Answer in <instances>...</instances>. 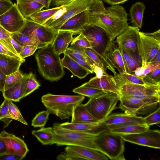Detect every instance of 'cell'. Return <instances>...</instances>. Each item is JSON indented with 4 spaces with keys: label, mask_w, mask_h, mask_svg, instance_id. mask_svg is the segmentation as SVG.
Returning <instances> with one entry per match:
<instances>
[{
    "label": "cell",
    "mask_w": 160,
    "mask_h": 160,
    "mask_svg": "<svg viewBox=\"0 0 160 160\" xmlns=\"http://www.w3.org/2000/svg\"><path fill=\"white\" fill-rule=\"evenodd\" d=\"M119 95L107 92L89 98L84 104L89 112L98 122L105 119L116 108Z\"/></svg>",
    "instance_id": "8"
},
{
    "label": "cell",
    "mask_w": 160,
    "mask_h": 160,
    "mask_svg": "<svg viewBox=\"0 0 160 160\" xmlns=\"http://www.w3.org/2000/svg\"><path fill=\"white\" fill-rule=\"evenodd\" d=\"M143 79L147 84L149 85L160 83V68L148 73Z\"/></svg>",
    "instance_id": "45"
},
{
    "label": "cell",
    "mask_w": 160,
    "mask_h": 160,
    "mask_svg": "<svg viewBox=\"0 0 160 160\" xmlns=\"http://www.w3.org/2000/svg\"><path fill=\"white\" fill-rule=\"evenodd\" d=\"M89 24L88 9L83 11L66 22L59 30L72 32L74 34L79 33L86 25Z\"/></svg>",
    "instance_id": "20"
},
{
    "label": "cell",
    "mask_w": 160,
    "mask_h": 160,
    "mask_svg": "<svg viewBox=\"0 0 160 160\" xmlns=\"http://www.w3.org/2000/svg\"><path fill=\"white\" fill-rule=\"evenodd\" d=\"M29 76V73L24 74L23 77L19 82L2 92L4 98L15 102L20 101L24 98Z\"/></svg>",
    "instance_id": "22"
},
{
    "label": "cell",
    "mask_w": 160,
    "mask_h": 160,
    "mask_svg": "<svg viewBox=\"0 0 160 160\" xmlns=\"http://www.w3.org/2000/svg\"><path fill=\"white\" fill-rule=\"evenodd\" d=\"M0 138L6 143L7 149L6 154L16 155L24 158L29 152L24 141L12 134L3 130L0 133Z\"/></svg>",
    "instance_id": "16"
},
{
    "label": "cell",
    "mask_w": 160,
    "mask_h": 160,
    "mask_svg": "<svg viewBox=\"0 0 160 160\" xmlns=\"http://www.w3.org/2000/svg\"><path fill=\"white\" fill-rule=\"evenodd\" d=\"M151 62H160V50L158 52Z\"/></svg>",
    "instance_id": "63"
},
{
    "label": "cell",
    "mask_w": 160,
    "mask_h": 160,
    "mask_svg": "<svg viewBox=\"0 0 160 160\" xmlns=\"http://www.w3.org/2000/svg\"><path fill=\"white\" fill-rule=\"evenodd\" d=\"M85 96L80 95H56L50 93L43 95L41 101L50 114L61 119L69 118L75 107L82 103Z\"/></svg>",
    "instance_id": "3"
},
{
    "label": "cell",
    "mask_w": 160,
    "mask_h": 160,
    "mask_svg": "<svg viewBox=\"0 0 160 160\" xmlns=\"http://www.w3.org/2000/svg\"><path fill=\"white\" fill-rule=\"evenodd\" d=\"M94 0H76L62 8L43 25L58 31L62 25L73 16L88 9Z\"/></svg>",
    "instance_id": "9"
},
{
    "label": "cell",
    "mask_w": 160,
    "mask_h": 160,
    "mask_svg": "<svg viewBox=\"0 0 160 160\" xmlns=\"http://www.w3.org/2000/svg\"><path fill=\"white\" fill-rule=\"evenodd\" d=\"M23 158L21 156L12 154L6 153L0 156V160H21Z\"/></svg>",
    "instance_id": "54"
},
{
    "label": "cell",
    "mask_w": 160,
    "mask_h": 160,
    "mask_svg": "<svg viewBox=\"0 0 160 160\" xmlns=\"http://www.w3.org/2000/svg\"><path fill=\"white\" fill-rule=\"evenodd\" d=\"M104 2L108 4L113 6L118 5L120 4H122L128 0H102Z\"/></svg>",
    "instance_id": "58"
},
{
    "label": "cell",
    "mask_w": 160,
    "mask_h": 160,
    "mask_svg": "<svg viewBox=\"0 0 160 160\" xmlns=\"http://www.w3.org/2000/svg\"><path fill=\"white\" fill-rule=\"evenodd\" d=\"M159 68H160V62H150L148 63L141 78H143L148 73Z\"/></svg>",
    "instance_id": "51"
},
{
    "label": "cell",
    "mask_w": 160,
    "mask_h": 160,
    "mask_svg": "<svg viewBox=\"0 0 160 160\" xmlns=\"http://www.w3.org/2000/svg\"><path fill=\"white\" fill-rule=\"evenodd\" d=\"M23 74L19 70L6 76L4 91L6 90L16 84L24 77Z\"/></svg>",
    "instance_id": "37"
},
{
    "label": "cell",
    "mask_w": 160,
    "mask_h": 160,
    "mask_svg": "<svg viewBox=\"0 0 160 160\" xmlns=\"http://www.w3.org/2000/svg\"><path fill=\"white\" fill-rule=\"evenodd\" d=\"M120 94L139 97H160V83L152 85H141L123 83L118 85Z\"/></svg>",
    "instance_id": "13"
},
{
    "label": "cell",
    "mask_w": 160,
    "mask_h": 160,
    "mask_svg": "<svg viewBox=\"0 0 160 160\" xmlns=\"http://www.w3.org/2000/svg\"><path fill=\"white\" fill-rule=\"evenodd\" d=\"M58 125L63 128L83 132L97 136L104 131L109 130L106 125L101 122L82 123L66 122L58 123Z\"/></svg>",
    "instance_id": "18"
},
{
    "label": "cell",
    "mask_w": 160,
    "mask_h": 160,
    "mask_svg": "<svg viewBox=\"0 0 160 160\" xmlns=\"http://www.w3.org/2000/svg\"><path fill=\"white\" fill-rule=\"evenodd\" d=\"M9 101L5 99L0 106V121L4 123V128L7 127L12 120L9 117L8 112Z\"/></svg>",
    "instance_id": "40"
},
{
    "label": "cell",
    "mask_w": 160,
    "mask_h": 160,
    "mask_svg": "<svg viewBox=\"0 0 160 160\" xmlns=\"http://www.w3.org/2000/svg\"><path fill=\"white\" fill-rule=\"evenodd\" d=\"M146 7L143 2H136L131 7L129 12L132 26L141 28Z\"/></svg>",
    "instance_id": "30"
},
{
    "label": "cell",
    "mask_w": 160,
    "mask_h": 160,
    "mask_svg": "<svg viewBox=\"0 0 160 160\" xmlns=\"http://www.w3.org/2000/svg\"><path fill=\"white\" fill-rule=\"evenodd\" d=\"M38 2L44 6L47 9H49L52 0H32Z\"/></svg>",
    "instance_id": "61"
},
{
    "label": "cell",
    "mask_w": 160,
    "mask_h": 160,
    "mask_svg": "<svg viewBox=\"0 0 160 160\" xmlns=\"http://www.w3.org/2000/svg\"><path fill=\"white\" fill-rule=\"evenodd\" d=\"M38 49L37 47L32 46H24L19 55L22 58H24L33 55Z\"/></svg>",
    "instance_id": "49"
},
{
    "label": "cell",
    "mask_w": 160,
    "mask_h": 160,
    "mask_svg": "<svg viewBox=\"0 0 160 160\" xmlns=\"http://www.w3.org/2000/svg\"><path fill=\"white\" fill-rule=\"evenodd\" d=\"M76 0H52V4L54 6H59L66 4Z\"/></svg>",
    "instance_id": "55"
},
{
    "label": "cell",
    "mask_w": 160,
    "mask_h": 160,
    "mask_svg": "<svg viewBox=\"0 0 160 160\" xmlns=\"http://www.w3.org/2000/svg\"><path fill=\"white\" fill-rule=\"evenodd\" d=\"M148 35L151 36L155 39L160 41V30L156 31L155 32L152 33L146 32Z\"/></svg>",
    "instance_id": "62"
},
{
    "label": "cell",
    "mask_w": 160,
    "mask_h": 160,
    "mask_svg": "<svg viewBox=\"0 0 160 160\" xmlns=\"http://www.w3.org/2000/svg\"><path fill=\"white\" fill-rule=\"evenodd\" d=\"M106 126L110 132L119 135L140 133L148 130L150 127L147 124L132 122Z\"/></svg>",
    "instance_id": "19"
},
{
    "label": "cell",
    "mask_w": 160,
    "mask_h": 160,
    "mask_svg": "<svg viewBox=\"0 0 160 160\" xmlns=\"http://www.w3.org/2000/svg\"><path fill=\"white\" fill-rule=\"evenodd\" d=\"M11 43L16 52L19 55L23 46L19 44L11 36Z\"/></svg>",
    "instance_id": "56"
},
{
    "label": "cell",
    "mask_w": 160,
    "mask_h": 160,
    "mask_svg": "<svg viewBox=\"0 0 160 160\" xmlns=\"http://www.w3.org/2000/svg\"><path fill=\"white\" fill-rule=\"evenodd\" d=\"M72 92L75 93L88 97L89 98L107 92L92 87L89 85L88 82L74 89Z\"/></svg>",
    "instance_id": "34"
},
{
    "label": "cell",
    "mask_w": 160,
    "mask_h": 160,
    "mask_svg": "<svg viewBox=\"0 0 160 160\" xmlns=\"http://www.w3.org/2000/svg\"><path fill=\"white\" fill-rule=\"evenodd\" d=\"M125 141L120 135L108 130L97 135L94 143L97 150L108 158L112 160H125Z\"/></svg>",
    "instance_id": "5"
},
{
    "label": "cell",
    "mask_w": 160,
    "mask_h": 160,
    "mask_svg": "<svg viewBox=\"0 0 160 160\" xmlns=\"http://www.w3.org/2000/svg\"><path fill=\"white\" fill-rule=\"evenodd\" d=\"M143 119L145 123L149 126L159 124L160 122V107L145 117H143Z\"/></svg>",
    "instance_id": "46"
},
{
    "label": "cell",
    "mask_w": 160,
    "mask_h": 160,
    "mask_svg": "<svg viewBox=\"0 0 160 160\" xmlns=\"http://www.w3.org/2000/svg\"><path fill=\"white\" fill-rule=\"evenodd\" d=\"M66 160H107L108 158L99 151L82 147L67 146L65 148Z\"/></svg>",
    "instance_id": "15"
},
{
    "label": "cell",
    "mask_w": 160,
    "mask_h": 160,
    "mask_svg": "<svg viewBox=\"0 0 160 160\" xmlns=\"http://www.w3.org/2000/svg\"><path fill=\"white\" fill-rule=\"evenodd\" d=\"M32 134L42 145L53 144L55 136L53 127L42 128L38 130L32 131Z\"/></svg>",
    "instance_id": "31"
},
{
    "label": "cell",
    "mask_w": 160,
    "mask_h": 160,
    "mask_svg": "<svg viewBox=\"0 0 160 160\" xmlns=\"http://www.w3.org/2000/svg\"><path fill=\"white\" fill-rule=\"evenodd\" d=\"M29 73V76L24 94V98L28 95L34 91L39 88L41 86L37 80L35 75L31 72Z\"/></svg>",
    "instance_id": "42"
},
{
    "label": "cell",
    "mask_w": 160,
    "mask_h": 160,
    "mask_svg": "<svg viewBox=\"0 0 160 160\" xmlns=\"http://www.w3.org/2000/svg\"><path fill=\"white\" fill-rule=\"evenodd\" d=\"M100 122L106 125L128 122L146 124L143 120V117L129 115L124 113L112 114Z\"/></svg>",
    "instance_id": "27"
},
{
    "label": "cell",
    "mask_w": 160,
    "mask_h": 160,
    "mask_svg": "<svg viewBox=\"0 0 160 160\" xmlns=\"http://www.w3.org/2000/svg\"><path fill=\"white\" fill-rule=\"evenodd\" d=\"M80 65L89 71L91 73L94 72L90 64L85 60L79 59L72 56H69Z\"/></svg>",
    "instance_id": "53"
},
{
    "label": "cell",
    "mask_w": 160,
    "mask_h": 160,
    "mask_svg": "<svg viewBox=\"0 0 160 160\" xmlns=\"http://www.w3.org/2000/svg\"><path fill=\"white\" fill-rule=\"evenodd\" d=\"M139 29L128 26L127 28L118 36L115 43L125 48L132 52H138V41Z\"/></svg>",
    "instance_id": "17"
},
{
    "label": "cell",
    "mask_w": 160,
    "mask_h": 160,
    "mask_svg": "<svg viewBox=\"0 0 160 160\" xmlns=\"http://www.w3.org/2000/svg\"><path fill=\"white\" fill-rule=\"evenodd\" d=\"M106 56L108 61L119 73H127L121 52L115 44L108 51Z\"/></svg>",
    "instance_id": "28"
},
{
    "label": "cell",
    "mask_w": 160,
    "mask_h": 160,
    "mask_svg": "<svg viewBox=\"0 0 160 160\" xmlns=\"http://www.w3.org/2000/svg\"><path fill=\"white\" fill-rule=\"evenodd\" d=\"M49 114L48 110L39 112L32 119L31 125L35 128L44 127L49 119Z\"/></svg>",
    "instance_id": "36"
},
{
    "label": "cell",
    "mask_w": 160,
    "mask_h": 160,
    "mask_svg": "<svg viewBox=\"0 0 160 160\" xmlns=\"http://www.w3.org/2000/svg\"><path fill=\"white\" fill-rule=\"evenodd\" d=\"M13 4L12 1L0 0V16L8 11Z\"/></svg>",
    "instance_id": "52"
},
{
    "label": "cell",
    "mask_w": 160,
    "mask_h": 160,
    "mask_svg": "<svg viewBox=\"0 0 160 160\" xmlns=\"http://www.w3.org/2000/svg\"><path fill=\"white\" fill-rule=\"evenodd\" d=\"M71 122L75 123L98 122L82 103L74 108L72 115Z\"/></svg>",
    "instance_id": "26"
},
{
    "label": "cell",
    "mask_w": 160,
    "mask_h": 160,
    "mask_svg": "<svg viewBox=\"0 0 160 160\" xmlns=\"http://www.w3.org/2000/svg\"><path fill=\"white\" fill-rule=\"evenodd\" d=\"M11 34L7 31L0 24V42L4 44L13 52L18 54L11 42Z\"/></svg>",
    "instance_id": "44"
},
{
    "label": "cell",
    "mask_w": 160,
    "mask_h": 160,
    "mask_svg": "<svg viewBox=\"0 0 160 160\" xmlns=\"http://www.w3.org/2000/svg\"><path fill=\"white\" fill-rule=\"evenodd\" d=\"M52 127L55 136L53 144L57 146L82 147L97 150L94 143L96 136L64 128L59 127L57 122L53 124Z\"/></svg>",
    "instance_id": "6"
},
{
    "label": "cell",
    "mask_w": 160,
    "mask_h": 160,
    "mask_svg": "<svg viewBox=\"0 0 160 160\" xmlns=\"http://www.w3.org/2000/svg\"><path fill=\"white\" fill-rule=\"evenodd\" d=\"M114 77L118 86L119 85L123 83H129L144 85H149L144 82L143 78L137 76L133 74L119 72L114 75Z\"/></svg>",
    "instance_id": "35"
},
{
    "label": "cell",
    "mask_w": 160,
    "mask_h": 160,
    "mask_svg": "<svg viewBox=\"0 0 160 160\" xmlns=\"http://www.w3.org/2000/svg\"><path fill=\"white\" fill-rule=\"evenodd\" d=\"M7 150V147L5 142L0 138V156L6 154Z\"/></svg>",
    "instance_id": "59"
},
{
    "label": "cell",
    "mask_w": 160,
    "mask_h": 160,
    "mask_svg": "<svg viewBox=\"0 0 160 160\" xmlns=\"http://www.w3.org/2000/svg\"><path fill=\"white\" fill-rule=\"evenodd\" d=\"M74 38L71 45H74L84 48H92L87 38L81 33Z\"/></svg>",
    "instance_id": "47"
},
{
    "label": "cell",
    "mask_w": 160,
    "mask_h": 160,
    "mask_svg": "<svg viewBox=\"0 0 160 160\" xmlns=\"http://www.w3.org/2000/svg\"><path fill=\"white\" fill-rule=\"evenodd\" d=\"M58 32L30 19H25L23 26L18 32L49 45L53 42Z\"/></svg>",
    "instance_id": "10"
},
{
    "label": "cell",
    "mask_w": 160,
    "mask_h": 160,
    "mask_svg": "<svg viewBox=\"0 0 160 160\" xmlns=\"http://www.w3.org/2000/svg\"><path fill=\"white\" fill-rule=\"evenodd\" d=\"M126 141L156 149L160 148V131L148 130L139 133L120 135Z\"/></svg>",
    "instance_id": "12"
},
{
    "label": "cell",
    "mask_w": 160,
    "mask_h": 160,
    "mask_svg": "<svg viewBox=\"0 0 160 160\" xmlns=\"http://www.w3.org/2000/svg\"><path fill=\"white\" fill-rule=\"evenodd\" d=\"M73 32L59 30L53 42L51 44L54 51L60 55L64 53L74 38Z\"/></svg>",
    "instance_id": "23"
},
{
    "label": "cell",
    "mask_w": 160,
    "mask_h": 160,
    "mask_svg": "<svg viewBox=\"0 0 160 160\" xmlns=\"http://www.w3.org/2000/svg\"><path fill=\"white\" fill-rule=\"evenodd\" d=\"M85 54L94 61L98 66L106 72L108 66L100 55L92 48H84Z\"/></svg>",
    "instance_id": "39"
},
{
    "label": "cell",
    "mask_w": 160,
    "mask_h": 160,
    "mask_svg": "<svg viewBox=\"0 0 160 160\" xmlns=\"http://www.w3.org/2000/svg\"><path fill=\"white\" fill-rule=\"evenodd\" d=\"M142 66V60L138 53L132 52L131 58L128 64L127 72L132 73L137 68Z\"/></svg>",
    "instance_id": "43"
},
{
    "label": "cell",
    "mask_w": 160,
    "mask_h": 160,
    "mask_svg": "<svg viewBox=\"0 0 160 160\" xmlns=\"http://www.w3.org/2000/svg\"><path fill=\"white\" fill-rule=\"evenodd\" d=\"M160 97H139L119 94V108L129 115L136 116L151 113L160 103Z\"/></svg>",
    "instance_id": "7"
},
{
    "label": "cell",
    "mask_w": 160,
    "mask_h": 160,
    "mask_svg": "<svg viewBox=\"0 0 160 160\" xmlns=\"http://www.w3.org/2000/svg\"><path fill=\"white\" fill-rule=\"evenodd\" d=\"M88 82L91 86L105 92L120 94L119 88L114 77L108 74L100 78L95 76L91 78Z\"/></svg>",
    "instance_id": "21"
},
{
    "label": "cell",
    "mask_w": 160,
    "mask_h": 160,
    "mask_svg": "<svg viewBox=\"0 0 160 160\" xmlns=\"http://www.w3.org/2000/svg\"><path fill=\"white\" fill-rule=\"evenodd\" d=\"M146 67V65L138 67L133 72L135 75L141 78L142 73Z\"/></svg>",
    "instance_id": "60"
},
{
    "label": "cell",
    "mask_w": 160,
    "mask_h": 160,
    "mask_svg": "<svg viewBox=\"0 0 160 160\" xmlns=\"http://www.w3.org/2000/svg\"><path fill=\"white\" fill-rule=\"evenodd\" d=\"M38 69L45 79L57 81L65 74L59 55L53 50L51 45L39 49L35 55Z\"/></svg>",
    "instance_id": "2"
},
{
    "label": "cell",
    "mask_w": 160,
    "mask_h": 160,
    "mask_svg": "<svg viewBox=\"0 0 160 160\" xmlns=\"http://www.w3.org/2000/svg\"><path fill=\"white\" fill-rule=\"evenodd\" d=\"M138 50L141 58L142 66L151 62L158 52L160 50V41L148 35L146 32H139Z\"/></svg>",
    "instance_id": "11"
},
{
    "label": "cell",
    "mask_w": 160,
    "mask_h": 160,
    "mask_svg": "<svg viewBox=\"0 0 160 160\" xmlns=\"http://www.w3.org/2000/svg\"><path fill=\"white\" fill-rule=\"evenodd\" d=\"M80 33L87 38L92 48L103 60L108 69L114 74H116L115 68L108 61L106 56L108 51L115 44V41L112 42L107 33L101 28L90 24L85 26L80 32Z\"/></svg>",
    "instance_id": "4"
},
{
    "label": "cell",
    "mask_w": 160,
    "mask_h": 160,
    "mask_svg": "<svg viewBox=\"0 0 160 160\" xmlns=\"http://www.w3.org/2000/svg\"><path fill=\"white\" fill-rule=\"evenodd\" d=\"M11 36L20 45L22 46L29 45L37 47L40 49L49 45L42 43L19 32L11 34Z\"/></svg>",
    "instance_id": "33"
},
{
    "label": "cell",
    "mask_w": 160,
    "mask_h": 160,
    "mask_svg": "<svg viewBox=\"0 0 160 160\" xmlns=\"http://www.w3.org/2000/svg\"><path fill=\"white\" fill-rule=\"evenodd\" d=\"M62 7V5L50 9L41 10L32 15L28 19L38 24L43 25Z\"/></svg>",
    "instance_id": "32"
},
{
    "label": "cell",
    "mask_w": 160,
    "mask_h": 160,
    "mask_svg": "<svg viewBox=\"0 0 160 160\" xmlns=\"http://www.w3.org/2000/svg\"><path fill=\"white\" fill-rule=\"evenodd\" d=\"M17 8L25 19L40 11L44 8L41 4L32 0H16Z\"/></svg>",
    "instance_id": "24"
},
{
    "label": "cell",
    "mask_w": 160,
    "mask_h": 160,
    "mask_svg": "<svg viewBox=\"0 0 160 160\" xmlns=\"http://www.w3.org/2000/svg\"><path fill=\"white\" fill-rule=\"evenodd\" d=\"M4 0L8 1H11V0Z\"/></svg>",
    "instance_id": "64"
},
{
    "label": "cell",
    "mask_w": 160,
    "mask_h": 160,
    "mask_svg": "<svg viewBox=\"0 0 160 160\" xmlns=\"http://www.w3.org/2000/svg\"><path fill=\"white\" fill-rule=\"evenodd\" d=\"M22 63L18 59L0 54V68L6 76L19 70Z\"/></svg>",
    "instance_id": "29"
},
{
    "label": "cell",
    "mask_w": 160,
    "mask_h": 160,
    "mask_svg": "<svg viewBox=\"0 0 160 160\" xmlns=\"http://www.w3.org/2000/svg\"><path fill=\"white\" fill-rule=\"evenodd\" d=\"M25 18L19 11L16 3L0 16V24L11 33L18 32L23 26Z\"/></svg>",
    "instance_id": "14"
},
{
    "label": "cell",
    "mask_w": 160,
    "mask_h": 160,
    "mask_svg": "<svg viewBox=\"0 0 160 160\" xmlns=\"http://www.w3.org/2000/svg\"><path fill=\"white\" fill-rule=\"evenodd\" d=\"M89 24L98 26L107 33L112 42L126 29L128 14L122 6L105 8L101 0H94L88 9Z\"/></svg>",
    "instance_id": "1"
},
{
    "label": "cell",
    "mask_w": 160,
    "mask_h": 160,
    "mask_svg": "<svg viewBox=\"0 0 160 160\" xmlns=\"http://www.w3.org/2000/svg\"><path fill=\"white\" fill-rule=\"evenodd\" d=\"M6 76L0 68V91L3 92L5 85Z\"/></svg>",
    "instance_id": "57"
},
{
    "label": "cell",
    "mask_w": 160,
    "mask_h": 160,
    "mask_svg": "<svg viewBox=\"0 0 160 160\" xmlns=\"http://www.w3.org/2000/svg\"><path fill=\"white\" fill-rule=\"evenodd\" d=\"M64 53L69 56H72L86 61L88 56L84 52L83 47L74 45H71L68 48Z\"/></svg>",
    "instance_id": "41"
},
{
    "label": "cell",
    "mask_w": 160,
    "mask_h": 160,
    "mask_svg": "<svg viewBox=\"0 0 160 160\" xmlns=\"http://www.w3.org/2000/svg\"><path fill=\"white\" fill-rule=\"evenodd\" d=\"M0 54L14 58L21 61L22 63L25 59L20 57L18 54L14 53L4 44L0 42Z\"/></svg>",
    "instance_id": "48"
},
{
    "label": "cell",
    "mask_w": 160,
    "mask_h": 160,
    "mask_svg": "<svg viewBox=\"0 0 160 160\" xmlns=\"http://www.w3.org/2000/svg\"><path fill=\"white\" fill-rule=\"evenodd\" d=\"M8 112L10 118L12 120L18 121L25 125H28L18 108L11 101H9Z\"/></svg>",
    "instance_id": "38"
},
{
    "label": "cell",
    "mask_w": 160,
    "mask_h": 160,
    "mask_svg": "<svg viewBox=\"0 0 160 160\" xmlns=\"http://www.w3.org/2000/svg\"><path fill=\"white\" fill-rule=\"evenodd\" d=\"M61 60L63 68L68 69L73 75L80 79H82L91 72L76 62L66 53H64Z\"/></svg>",
    "instance_id": "25"
},
{
    "label": "cell",
    "mask_w": 160,
    "mask_h": 160,
    "mask_svg": "<svg viewBox=\"0 0 160 160\" xmlns=\"http://www.w3.org/2000/svg\"><path fill=\"white\" fill-rule=\"evenodd\" d=\"M118 48L121 52L127 72L128 64L131 58L132 52L121 45H118Z\"/></svg>",
    "instance_id": "50"
}]
</instances>
